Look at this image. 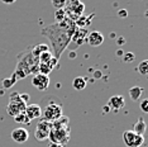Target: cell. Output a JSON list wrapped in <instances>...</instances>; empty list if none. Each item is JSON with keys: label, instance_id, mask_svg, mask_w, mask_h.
<instances>
[{"label": "cell", "instance_id": "1", "mask_svg": "<svg viewBox=\"0 0 148 147\" xmlns=\"http://www.w3.org/2000/svg\"><path fill=\"white\" fill-rule=\"evenodd\" d=\"M75 29H76L75 22L66 16V19L62 21L61 23L49 24L41 31V34L46 37L51 43L52 55L55 58L60 60L62 53L65 52V49L69 47Z\"/></svg>", "mask_w": 148, "mask_h": 147}, {"label": "cell", "instance_id": "2", "mask_svg": "<svg viewBox=\"0 0 148 147\" xmlns=\"http://www.w3.org/2000/svg\"><path fill=\"white\" fill-rule=\"evenodd\" d=\"M16 66L15 70L13 72V76L15 78V80L24 79L27 76H29L31 74H38V66H39V61L38 58H36L32 55L31 48L25 49V51L21 52L16 56Z\"/></svg>", "mask_w": 148, "mask_h": 147}, {"label": "cell", "instance_id": "3", "mask_svg": "<svg viewBox=\"0 0 148 147\" xmlns=\"http://www.w3.org/2000/svg\"><path fill=\"white\" fill-rule=\"evenodd\" d=\"M48 138L52 143L60 145H66L70 141V119L67 117L62 115L60 119L51 123Z\"/></svg>", "mask_w": 148, "mask_h": 147}, {"label": "cell", "instance_id": "4", "mask_svg": "<svg viewBox=\"0 0 148 147\" xmlns=\"http://www.w3.org/2000/svg\"><path fill=\"white\" fill-rule=\"evenodd\" d=\"M63 115V108H62V103L60 99H56L53 102H48L47 100L45 109H42V119L52 123L60 119Z\"/></svg>", "mask_w": 148, "mask_h": 147}, {"label": "cell", "instance_id": "5", "mask_svg": "<svg viewBox=\"0 0 148 147\" xmlns=\"http://www.w3.org/2000/svg\"><path fill=\"white\" fill-rule=\"evenodd\" d=\"M25 105L27 104L21 99V93L13 91V93H10V95H9V103H8V105H6V113L14 118L19 113H24Z\"/></svg>", "mask_w": 148, "mask_h": 147}, {"label": "cell", "instance_id": "6", "mask_svg": "<svg viewBox=\"0 0 148 147\" xmlns=\"http://www.w3.org/2000/svg\"><path fill=\"white\" fill-rule=\"evenodd\" d=\"M123 142L127 147H140L144 145V136L137 135L128 129L123 132Z\"/></svg>", "mask_w": 148, "mask_h": 147}, {"label": "cell", "instance_id": "7", "mask_svg": "<svg viewBox=\"0 0 148 147\" xmlns=\"http://www.w3.org/2000/svg\"><path fill=\"white\" fill-rule=\"evenodd\" d=\"M49 76L48 75H43V74H36L32 78V85L34 86L36 89L41 90V91H45L47 90V88L49 86Z\"/></svg>", "mask_w": 148, "mask_h": 147}, {"label": "cell", "instance_id": "8", "mask_svg": "<svg viewBox=\"0 0 148 147\" xmlns=\"http://www.w3.org/2000/svg\"><path fill=\"white\" fill-rule=\"evenodd\" d=\"M10 136H12V139L15 143H19V145H22V143H25L27 141H28L29 132L27 131L25 128H22V127H19V128L13 129Z\"/></svg>", "mask_w": 148, "mask_h": 147}, {"label": "cell", "instance_id": "9", "mask_svg": "<svg viewBox=\"0 0 148 147\" xmlns=\"http://www.w3.org/2000/svg\"><path fill=\"white\" fill-rule=\"evenodd\" d=\"M104 42V36L101 32L99 31H91L87 34L86 37V42L89 46H91V47H99V46H101Z\"/></svg>", "mask_w": 148, "mask_h": 147}, {"label": "cell", "instance_id": "10", "mask_svg": "<svg viewBox=\"0 0 148 147\" xmlns=\"http://www.w3.org/2000/svg\"><path fill=\"white\" fill-rule=\"evenodd\" d=\"M24 114L27 115V118H28L29 121H33V119H37V118H41V115H42L41 105H39V104H28V105H25Z\"/></svg>", "mask_w": 148, "mask_h": 147}, {"label": "cell", "instance_id": "11", "mask_svg": "<svg viewBox=\"0 0 148 147\" xmlns=\"http://www.w3.org/2000/svg\"><path fill=\"white\" fill-rule=\"evenodd\" d=\"M87 34H89V32H87V28H77V27H76L75 32H73V34L71 37V42L75 43L77 47H80L82 43L86 42Z\"/></svg>", "mask_w": 148, "mask_h": 147}, {"label": "cell", "instance_id": "12", "mask_svg": "<svg viewBox=\"0 0 148 147\" xmlns=\"http://www.w3.org/2000/svg\"><path fill=\"white\" fill-rule=\"evenodd\" d=\"M108 106L109 109H113L114 112H118L119 109L125 106V98L123 95H114L108 100Z\"/></svg>", "mask_w": 148, "mask_h": 147}, {"label": "cell", "instance_id": "13", "mask_svg": "<svg viewBox=\"0 0 148 147\" xmlns=\"http://www.w3.org/2000/svg\"><path fill=\"white\" fill-rule=\"evenodd\" d=\"M94 16H95V13H92V14H90V15H81L76 19L75 24L77 28H87V27L91 24V19Z\"/></svg>", "mask_w": 148, "mask_h": 147}, {"label": "cell", "instance_id": "14", "mask_svg": "<svg viewBox=\"0 0 148 147\" xmlns=\"http://www.w3.org/2000/svg\"><path fill=\"white\" fill-rule=\"evenodd\" d=\"M146 131H147V124H146V122H144V119H143V118H139L136 123H134L133 132H134V133H137V135L143 136L144 133H146Z\"/></svg>", "mask_w": 148, "mask_h": 147}, {"label": "cell", "instance_id": "15", "mask_svg": "<svg viewBox=\"0 0 148 147\" xmlns=\"http://www.w3.org/2000/svg\"><path fill=\"white\" fill-rule=\"evenodd\" d=\"M144 91V89L142 88V86H133V88L129 89V96L130 99L133 100V102H138V99L142 96Z\"/></svg>", "mask_w": 148, "mask_h": 147}, {"label": "cell", "instance_id": "16", "mask_svg": "<svg viewBox=\"0 0 148 147\" xmlns=\"http://www.w3.org/2000/svg\"><path fill=\"white\" fill-rule=\"evenodd\" d=\"M31 51H32V55L34 56L36 58H38L39 55H41L42 52L49 51V46L45 45V43H39V45H37V46H34V47H32Z\"/></svg>", "mask_w": 148, "mask_h": 147}, {"label": "cell", "instance_id": "17", "mask_svg": "<svg viewBox=\"0 0 148 147\" xmlns=\"http://www.w3.org/2000/svg\"><path fill=\"white\" fill-rule=\"evenodd\" d=\"M86 85H87V80L82 78V76H77L72 81V86L75 90H84L86 88Z\"/></svg>", "mask_w": 148, "mask_h": 147}, {"label": "cell", "instance_id": "18", "mask_svg": "<svg viewBox=\"0 0 148 147\" xmlns=\"http://www.w3.org/2000/svg\"><path fill=\"white\" fill-rule=\"evenodd\" d=\"M66 19V12L65 9H55V23H61Z\"/></svg>", "mask_w": 148, "mask_h": 147}, {"label": "cell", "instance_id": "19", "mask_svg": "<svg viewBox=\"0 0 148 147\" xmlns=\"http://www.w3.org/2000/svg\"><path fill=\"white\" fill-rule=\"evenodd\" d=\"M14 121L16 123H19V124H31V122H32V121H29V119L27 118V115L24 114V113H19L18 115H15Z\"/></svg>", "mask_w": 148, "mask_h": 147}, {"label": "cell", "instance_id": "20", "mask_svg": "<svg viewBox=\"0 0 148 147\" xmlns=\"http://www.w3.org/2000/svg\"><path fill=\"white\" fill-rule=\"evenodd\" d=\"M138 72L143 76H146L148 74V60H143V61L139 62V65H138Z\"/></svg>", "mask_w": 148, "mask_h": 147}, {"label": "cell", "instance_id": "21", "mask_svg": "<svg viewBox=\"0 0 148 147\" xmlns=\"http://www.w3.org/2000/svg\"><path fill=\"white\" fill-rule=\"evenodd\" d=\"M34 137H36V139H38V141H45V139L48 138V132L42 131V129H39V128H36Z\"/></svg>", "mask_w": 148, "mask_h": 147}, {"label": "cell", "instance_id": "22", "mask_svg": "<svg viewBox=\"0 0 148 147\" xmlns=\"http://www.w3.org/2000/svg\"><path fill=\"white\" fill-rule=\"evenodd\" d=\"M52 57H53L52 52L51 51H46V52H42L41 55H39L38 61H39V63H46V62H48Z\"/></svg>", "mask_w": 148, "mask_h": 147}, {"label": "cell", "instance_id": "23", "mask_svg": "<svg viewBox=\"0 0 148 147\" xmlns=\"http://www.w3.org/2000/svg\"><path fill=\"white\" fill-rule=\"evenodd\" d=\"M122 58H123V62L130 63V62H133L134 60H136V55H134L133 52H125V53H123Z\"/></svg>", "mask_w": 148, "mask_h": 147}, {"label": "cell", "instance_id": "24", "mask_svg": "<svg viewBox=\"0 0 148 147\" xmlns=\"http://www.w3.org/2000/svg\"><path fill=\"white\" fill-rule=\"evenodd\" d=\"M80 3V0H66V5H65V12H69V10H72L73 8Z\"/></svg>", "mask_w": 148, "mask_h": 147}, {"label": "cell", "instance_id": "25", "mask_svg": "<svg viewBox=\"0 0 148 147\" xmlns=\"http://www.w3.org/2000/svg\"><path fill=\"white\" fill-rule=\"evenodd\" d=\"M16 82V80L15 78L12 75V78H9V79H4L3 80V88H6V89H9V88H12L13 85H14Z\"/></svg>", "mask_w": 148, "mask_h": 147}, {"label": "cell", "instance_id": "26", "mask_svg": "<svg viewBox=\"0 0 148 147\" xmlns=\"http://www.w3.org/2000/svg\"><path fill=\"white\" fill-rule=\"evenodd\" d=\"M51 3L55 9H62L66 5V0H51Z\"/></svg>", "mask_w": 148, "mask_h": 147}, {"label": "cell", "instance_id": "27", "mask_svg": "<svg viewBox=\"0 0 148 147\" xmlns=\"http://www.w3.org/2000/svg\"><path fill=\"white\" fill-rule=\"evenodd\" d=\"M139 106L143 113H148V99H143L142 102L139 103Z\"/></svg>", "mask_w": 148, "mask_h": 147}, {"label": "cell", "instance_id": "28", "mask_svg": "<svg viewBox=\"0 0 148 147\" xmlns=\"http://www.w3.org/2000/svg\"><path fill=\"white\" fill-rule=\"evenodd\" d=\"M118 16H120V18H127L128 16V12L125 9H120L119 12H118Z\"/></svg>", "mask_w": 148, "mask_h": 147}, {"label": "cell", "instance_id": "29", "mask_svg": "<svg viewBox=\"0 0 148 147\" xmlns=\"http://www.w3.org/2000/svg\"><path fill=\"white\" fill-rule=\"evenodd\" d=\"M29 98H31V96H29L28 94H21V99H22L23 102L25 103V104H27V103L29 102Z\"/></svg>", "mask_w": 148, "mask_h": 147}, {"label": "cell", "instance_id": "30", "mask_svg": "<svg viewBox=\"0 0 148 147\" xmlns=\"http://www.w3.org/2000/svg\"><path fill=\"white\" fill-rule=\"evenodd\" d=\"M116 43H118V45H120V46L124 45V43H125V39H124V37H119V38L116 39Z\"/></svg>", "mask_w": 148, "mask_h": 147}, {"label": "cell", "instance_id": "31", "mask_svg": "<svg viewBox=\"0 0 148 147\" xmlns=\"http://www.w3.org/2000/svg\"><path fill=\"white\" fill-rule=\"evenodd\" d=\"M1 3H4V4H14L16 0H0Z\"/></svg>", "mask_w": 148, "mask_h": 147}, {"label": "cell", "instance_id": "32", "mask_svg": "<svg viewBox=\"0 0 148 147\" xmlns=\"http://www.w3.org/2000/svg\"><path fill=\"white\" fill-rule=\"evenodd\" d=\"M48 147H65V146H63V145H60V143H49V146Z\"/></svg>", "mask_w": 148, "mask_h": 147}, {"label": "cell", "instance_id": "33", "mask_svg": "<svg viewBox=\"0 0 148 147\" xmlns=\"http://www.w3.org/2000/svg\"><path fill=\"white\" fill-rule=\"evenodd\" d=\"M116 55H118V56H123V51H122V49H118V51H116Z\"/></svg>", "mask_w": 148, "mask_h": 147}, {"label": "cell", "instance_id": "34", "mask_svg": "<svg viewBox=\"0 0 148 147\" xmlns=\"http://www.w3.org/2000/svg\"><path fill=\"white\" fill-rule=\"evenodd\" d=\"M103 110H104V112H109V106H104V108H103Z\"/></svg>", "mask_w": 148, "mask_h": 147}]
</instances>
